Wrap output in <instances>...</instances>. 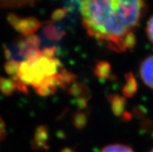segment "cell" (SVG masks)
I'll return each mask as SVG.
<instances>
[{
	"mask_svg": "<svg viewBox=\"0 0 153 152\" xmlns=\"http://www.w3.org/2000/svg\"><path fill=\"white\" fill-rule=\"evenodd\" d=\"M147 10L140 0L80 2L82 22L89 36L116 52L132 50L135 30Z\"/></svg>",
	"mask_w": 153,
	"mask_h": 152,
	"instance_id": "1",
	"label": "cell"
},
{
	"mask_svg": "<svg viewBox=\"0 0 153 152\" xmlns=\"http://www.w3.org/2000/svg\"><path fill=\"white\" fill-rule=\"evenodd\" d=\"M72 78V75L62 67L60 61L55 57V48L51 47L41 49L18 63L13 80L18 90L26 92L30 86L41 96H48L58 87L69 83Z\"/></svg>",
	"mask_w": 153,
	"mask_h": 152,
	"instance_id": "2",
	"label": "cell"
},
{
	"mask_svg": "<svg viewBox=\"0 0 153 152\" xmlns=\"http://www.w3.org/2000/svg\"><path fill=\"white\" fill-rule=\"evenodd\" d=\"M8 20L13 27L23 36L33 34L40 27V22L35 18H22L18 16L10 14Z\"/></svg>",
	"mask_w": 153,
	"mask_h": 152,
	"instance_id": "3",
	"label": "cell"
},
{
	"mask_svg": "<svg viewBox=\"0 0 153 152\" xmlns=\"http://www.w3.org/2000/svg\"><path fill=\"white\" fill-rule=\"evenodd\" d=\"M139 72L143 82L153 89V54L147 57L142 62Z\"/></svg>",
	"mask_w": 153,
	"mask_h": 152,
	"instance_id": "4",
	"label": "cell"
},
{
	"mask_svg": "<svg viewBox=\"0 0 153 152\" xmlns=\"http://www.w3.org/2000/svg\"><path fill=\"white\" fill-rule=\"evenodd\" d=\"M16 89H17V87L13 79H0V90L3 94H11Z\"/></svg>",
	"mask_w": 153,
	"mask_h": 152,
	"instance_id": "5",
	"label": "cell"
},
{
	"mask_svg": "<svg viewBox=\"0 0 153 152\" xmlns=\"http://www.w3.org/2000/svg\"><path fill=\"white\" fill-rule=\"evenodd\" d=\"M100 152H134L130 146L122 144H113L104 147Z\"/></svg>",
	"mask_w": 153,
	"mask_h": 152,
	"instance_id": "6",
	"label": "cell"
},
{
	"mask_svg": "<svg viewBox=\"0 0 153 152\" xmlns=\"http://www.w3.org/2000/svg\"><path fill=\"white\" fill-rule=\"evenodd\" d=\"M136 89H137V85H136L134 78L132 75H130L129 76V80H128V85L124 88L125 94H127V96H131L135 93Z\"/></svg>",
	"mask_w": 153,
	"mask_h": 152,
	"instance_id": "7",
	"label": "cell"
},
{
	"mask_svg": "<svg viewBox=\"0 0 153 152\" xmlns=\"http://www.w3.org/2000/svg\"><path fill=\"white\" fill-rule=\"evenodd\" d=\"M146 31L148 38L153 44V15L149 18V21H148Z\"/></svg>",
	"mask_w": 153,
	"mask_h": 152,
	"instance_id": "8",
	"label": "cell"
},
{
	"mask_svg": "<svg viewBox=\"0 0 153 152\" xmlns=\"http://www.w3.org/2000/svg\"><path fill=\"white\" fill-rule=\"evenodd\" d=\"M6 137V124L2 119L0 117V144Z\"/></svg>",
	"mask_w": 153,
	"mask_h": 152,
	"instance_id": "9",
	"label": "cell"
},
{
	"mask_svg": "<svg viewBox=\"0 0 153 152\" xmlns=\"http://www.w3.org/2000/svg\"><path fill=\"white\" fill-rule=\"evenodd\" d=\"M150 152H153V148H152V150H151V151H150Z\"/></svg>",
	"mask_w": 153,
	"mask_h": 152,
	"instance_id": "10",
	"label": "cell"
}]
</instances>
